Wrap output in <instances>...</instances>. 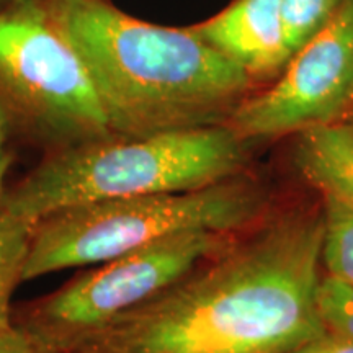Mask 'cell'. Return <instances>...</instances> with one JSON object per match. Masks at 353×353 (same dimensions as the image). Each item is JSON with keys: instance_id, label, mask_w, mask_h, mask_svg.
Returning a JSON list of instances; mask_svg holds the SVG:
<instances>
[{"instance_id": "17", "label": "cell", "mask_w": 353, "mask_h": 353, "mask_svg": "<svg viewBox=\"0 0 353 353\" xmlns=\"http://www.w3.org/2000/svg\"><path fill=\"white\" fill-rule=\"evenodd\" d=\"M13 164V152L6 151L0 156V200H2L3 193H6V180L8 175V170Z\"/></svg>"}, {"instance_id": "9", "label": "cell", "mask_w": 353, "mask_h": 353, "mask_svg": "<svg viewBox=\"0 0 353 353\" xmlns=\"http://www.w3.org/2000/svg\"><path fill=\"white\" fill-rule=\"evenodd\" d=\"M293 161L324 198L353 210V126L330 121L298 132Z\"/></svg>"}, {"instance_id": "8", "label": "cell", "mask_w": 353, "mask_h": 353, "mask_svg": "<svg viewBox=\"0 0 353 353\" xmlns=\"http://www.w3.org/2000/svg\"><path fill=\"white\" fill-rule=\"evenodd\" d=\"M249 77L280 76L293 57L281 0H234L201 23L190 26Z\"/></svg>"}, {"instance_id": "3", "label": "cell", "mask_w": 353, "mask_h": 353, "mask_svg": "<svg viewBox=\"0 0 353 353\" xmlns=\"http://www.w3.org/2000/svg\"><path fill=\"white\" fill-rule=\"evenodd\" d=\"M245 162L247 141L229 125L112 134L46 152L6 188L0 208L37 223L83 203L211 187L241 175Z\"/></svg>"}, {"instance_id": "11", "label": "cell", "mask_w": 353, "mask_h": 353, "mask_svg": "<svg viewBox=\"0 0 353 353\" xmlns=\"http://www.w3.org/2000/svg\"><path fill=\"white\" fill-rule=\"evenodd\" d=\"M322 219L321 265L330 278L353 286V210L332 198H324Z\"/></svg>"}, {"instance_id": "12", "label": "cell", "mask_w": 353, "mask_h": 353, "mask_svg": "<svg viewBox=\"0 0 353 353\" xmlns=\"http://www.w3.org/2000/svg\"><path fill=\"white\" fill-rule=\"evenodd\" d=\"M345 0H281L285 30L293 54L324 28Z\"/></svg>"}, {"instance_id": "5", "label": "cell", "mask_w": 353, "mask_h": 353, "mask_svg": "<svg viewBox=\"0 0 353 353\" xmlns=\"http://www.w3.org/2000/svg\"><path fill=\"white\" fill-rule=\"evenodd\" d=\"M0 100L44 152L112 136L88 72L44 0L0 7Z\"/></svg>"}, {"instance_id": "7", "label": "cell", "mask_w": 353, "mask_h": 353, "mask_svg": "<svg viewBox=\"0 0 353 353\" xmlns=\"http://www.w3.org/2000/svg\"><path fill=\"white\" fill-rule=\"evenodd\" d=\"M352 105L353 0H345L272 87L242 100L228 125L245 141L278 138L339 120Z\"/></svg>"}, {"instance_id": "18", "label": "cell", "mask_w": 353, "mask_h": 353, "mask_svg": "<svg viewBox=\"0 0 353 353\" xmlns=\"http://www.w3.org/2000/svg\"><path fill=\"white\" fill-rule=\"evenodd\" d=\"M348 123H350V125L353 126V105L350 107V117H348V120H347Z\"/></svg>"}, {"instance_id": "1", "label": "cell", "mask_w": 353, "mask_h": 353, "mask_svg": "<svg viewBox=\"0 0 353 353\" xmlns=\"http://www.w3.org/2000/svg\"><path fill=\"white\" fill-rule=\"evenodd\" d=\"M322 214L293 211L224 242L156 296L63 353H290L327 332Z\"/></svg>"}, {"instance_id": "19", "label": "cell", "mask_w": 353, "mask_h": 353, "mask_svg": "<svg viewBox=\"0 0 353 353\" xmlns=\"http://www.w3.org/2000/svg\"><path fill=\"white\" fill-rule=\"evenodd\" d=\"M13 0H0V7H6L8 3H12Z\"/></svg>"}, {"instance_id": "15", "label": "cell", "mask_w": 353, "mask_h": 353, "mask_svg": "<svg viewBox=\"0 0 353 353\" xmlns=\"http://www.w3.org/2000/svg\"><path fill=\"white\" fill-rule=\"evenodd\" d=\"M290 353H353V339L325 332L316 341L304 343Z\"/></svg>"}, {"instance_id": "2", "label": "cell", "mask_w": 353, "mask_h": 353, "mask_svg": "<svg viewBox=\"0 0 353 353\" xmlns=\"http://www.w3.org/2000/svg\"><path fill=\"white\" fill-rule=\"evenodd\" d=\"M85 65L114 136L228 125L252 79L190 26L148 23L110 0H44Z\"/></svg>"}, {"instance_id": "14", "label": "cell", "mask_w": 353, "mask_h": 353, "mask_svg": "<svg viewBox=\"0 0 353 353\" xmlns=\"http://www.w3.org/2000/svg\"><path fill=\"white\" fill-rule=\"evenodd\" d=\"M0 353H61L44 345L15 324L0 329Z\"/></svg>"}, {"instance_id": "10", "label": "cell", "mask_w": 353, "mask_h": 353, "mask_svg": "<svg viewBox=\"0 0 353 353\" xmlns=\"http://www.w3.org/2000/svg\"><path fill=\"white\" fill-rule=\"evenodd\" d=\"M34 223L0 208V329L12 324V296L23 281Z\"/></svg>"}, {"instance_id": "4", "label": "cell", "mask_w": 353, "mask_h": 353, "mask_svg": "<svg viewBox=\"0 0 353 353\" xmlns=\"http://www.w3.org/2000/svg\"><path fill=\"white\" fill-rule=\"evenodd\" d=\"M260 185L237 175L211 187L112 198L57 210L34 223L23 281L97 265L190 231L234 234L265 208Z\"/></svg>"}, {"instance_id": "13", "label": "cell", "mask_w": 353, "mask_h": 353, "mask_svg": "<svg viewBox=\"0 0 353 353\" xmlns=\"http://www.w3.org/2000/svg\"><path fill=\"white\" fill-rule=\"evenodd\" d=\"M317 306L327 332L353 339V286L330 276L321 278Z\"/></svg>"}, {"instance_id": "16", "label": "cell", "mask_w": 353, "mask_h": 353, "mask_svg": "<svg viewBox=\"0 0 353 353\" xmlns=\"http://www.w3.org/2000/svg\"><path fill=\"white\" fill-rule=\"evenodd\" d=\"M12 132H13V128H12L10 117H8L6 107H3L2 100H0V156H2L6 151H8L6 144H7L8 136H10Z\"/></svg>"}, {"instance_id": "6", "label": "cell", "mask_w": 353, "mask_h": 353, "mask_svg": "<svg viewBox=\"0 0 353 353\" xmlns=\"http://www.w3.org/2000/svg\"><path fill=\"white\" fill-rule=\"evenodd\" d=\"M231 236L190 231L118 255L59 290L13 307L12 322L63 353L175 283Z\"/></svg>"}]
</instances>
